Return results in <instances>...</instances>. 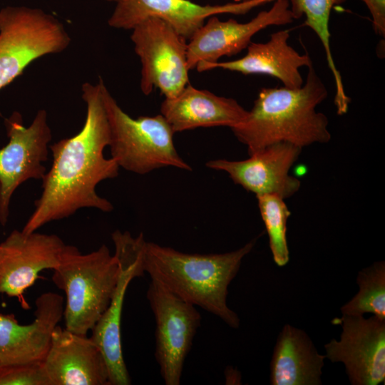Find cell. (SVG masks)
Instances as JSON below:
<instances>
[{"mask_svg": "<svg viewBox=\"0 0 385 385\" xmlns=\"http://www.w3.org/2000/svg\"><path fill=\"white\" fill-rule=\"evenodd\" d=\"M104 86L101 76L96 84H82V98L86 104L84 125L75 135L50 146L52 165L42 179L41 194L34 202V210L21 230L24 232L37 231L81 208L106 212L113 210L112 203L96 190L101 182L117 177L120 168L112 158L103 154L110 143Z\"/></svg>", "mask_w": 385, "mask_h": 385, "instance_id": "1", "label": "cell"}, {"mask_svg": "<svg viewBox=\"0 0 385 385\" xmlns=\"http://www.w3.org/2000/svg\"><path fill=\"white\" fill-rule=\"evenodd\" d=\"M327 95L312 64L300 88H262L246 120L230 129L247 146L249 155L281 142L301 148L328 143V118L317 111Z\"/></svg>", "mask_w": 385, "mask_h": 385, "instance_id": "2", "label": "cell"}, {"mask_svg": "<svg viewBox=\"0 0 385 385\" xmlns=\"http://www.w3.org/2000/svg\"><path fill=\"white\" fill-rule=\"evenodd\" d=\"M257 238L235 251L207 255L185 253L146 242L144 270L179 298L238 328L240 318L227 304L228 287Z\"/></svg>", "mask_w": 385, "mask_h": 385, "instance_id": "3", "label": "cell"}, {"mask_svg": "<svg viewBox=\"0 0 385 385\" xmlns=\"http://www.w3.org/2000/svg\"><path fill=\"white\" fill-rule=\"evenodd\" d=\"M53 270V283L66 294L65 328L87 336L111 303L120 272L117 258L106 245L88 254L66 245Z\"/></svg>", "mask_w": 385, "mask_h": 385, "instance_id": "4", "label": "cell"}, {"mask_svg": "<svg viewBox=\"0 0 385 385\" xmlns=\"http://www.w3.org/2000/svg\"><path fill=\"white\" fill-rule=\"evenodd\" d=\"M103 99L110 127L108 146L119 168L139 175L169 166L192 170L179 155L173 143L175 133L161 114L132 118L106 85Z\"/></svg>", "mask_w": 385, "mask_h": 385, "instance_id": "5", "label": "cell"}, {"mask_svg": "<svg viewBox=\"0 0 385 385\" xmlns=\"http://www.w3.org/2000/svg\"><path fill=\"white\" fill-rule=\"evenodd\" d=\"M71 37L64 25L39 8L0 9V90L38 58L66 50Z\"/></svg>", "mask_w": 385, "mask_h": 385, "instance_id": "6", "label": "cell"}, {"mask_svg": "<svg viewBox=\"0 0 385 385\" xmlns=\"http://www.w3.org/2000/svg\"><path fill=\"white\" fill-rule=\"evenodd\" d=\"M130 39L141 63L143 94L158 88L165 98L176 97L189 83L187 39L168 23L154 17L136 25Z\"/></svg>", "mask_w": 385, "mask_h": 385, "instance_id": "7", "label": "cell"}, {"mask_svg": "<svg viewBox=\"0 0 385 385\" xmlns=\"http://www.w3.org/2000/svg\"><path fill=\"white\" fill-rule=\"evenodd\" d=\"M8 143L0 148V218L4 226L9 216L11 197L24 182L42 180L46 173L48 144L52 138L47 112L37 111L33 121L26 127L17 111L5 120Z\"/></svg>", "mask_w": 385, "mask_h": 385, "instance_id": "8", "label": "cell"}, {"mask_svg": "<svg viewBox=\"0 0 385 385\" xmlns=\"http://www.w3.org/2000/svg\"><path fill=\"white\" fill-rule=\"evenodd\" d=\"M120 272L111 303L91 330V338L101 349L108 370L109 385H129L131 380L123 356L120 325L127 288L144 270L145 240L140 233L134 237L129 232L111 234Z\"/></svg>", "mask_w": 385, "mask_h": 385, "instance_id": "9", "label": "cell"}, {"mask_svg": "<svg viewBox=\"0 0 385 385\" xmlns=\"http://www.w3.org/2000/svg\"><path fill=\"white\" fill-rule=\"evenodd\" d=\"M146 296L156 324L155 356L161 376L166 385H179L201 316L194 305L153 279Z\"/></svg>", "mask_w": 385, "mask_h": 385, "instance_id": "10", "label": "cell"}, {"mask_svg": "<svg viewBox=\"0 0 385 385\" xmlns=\"http://www.w3.org/2000/svg\"><path fill=\"white\" fill-rule=\"evenodd\" d=\"M332 323L341 325L339 340L324 345L326 358L342 362L352 385L385 382V319L372 316L345 315Z\"/></svg>", "mask_w": 385, "mask_h": 385, "instance_id": "11", "label": "cell"}, {"mask_svg": "<svg viewBox=\"0 0 385 385\" xmlns=\"http://www.w3.org/2000/svg\"><path fill=\"white\" fill-rule=\"evenodd\" d=\"M273 2L270 9L259 12L245 23L233 19L221 21L216 16L208 18L188 40L189 70L201 63H215L223 56L235 55L247 48L253 36L261 30L271 26L286 25L294 20L289 0Z\"/></svg>", "mask_w": 385, "mask_h": 385, "instance_id": "12", "label": "cell"}, {"mask_svg": "<svg viewBox=\"0 0 385 385\" xmlns=\"http://www.w3.org/2000/svg\"><path fill=\"white\" fill-rule=\"evenodd\" d=\"M274 1L247 0L220 5H200L189 0H116L108 23L112 28L132 30L146 19L158 18L168 23L189 40L212 16L245 14L257 6Z\"/></svg>", "mask_w": 385, "mask_h": 385, "instance_id": "13", "label": "cell"}, {"mask_svg": "<svg viewBox=\"0 0 385 385\" xmlns=\"http://www.w3.org/2000/svg\"><path fill=\"white\" fill-rule=\"evenodd\" d=\"M66 247L55 234L13 230L0 243V294L21 299L40 272L58 265Z\"/></svg>", "mask_w": 385, "mask_h": 385, "instance_id": "14", "label": "cell"}, {"mask_svg": "<svg viewBox=\"0 0 385 385\" xmlns=\"http://www.w3.org/2000/svg\"><path fill=\"white\" fill-rule=\"evenodd\" d=\"M301 148L289 143L270 145L252 154L244 160H212L209 168L227 173L232 181L256 196L277 195L287 199L300 188L298 178L289 174L297 160Z\"/></svg>", "mask_w": 385, "mask_h": 385, "instance_id": "15", "label": "cell"}, {"mask_svg": "<svg viewBox=\"0 0 385 385\" xmlns=\"http://www.w3.org/2000/svg\"><path fill=\"white\" fill-rule=\"evenodd\" d=\"M63 304L58 293L41 294L35 301L34 319L28 324H19L14 314L0 313V364L43 361L63 317Z\"/></svg>", "mask_w": 385, "mask_h": 385, "instance_id": "16", "label": "cell"}, {"mask_svg": "<svg viewBox=\"0 0 385 385\" xmlns=\"http://www.w3.org/2000/svg\"><path fill=\"white\" fill-rule=\"evenodd\" d=\"M51 385H109L108 370L91 337L57 325L43 361Z\"/></svg>", "mask_w": 385, "mask_h": 385, "instance_id": "17", "label": "cell"}, {"mask_svg": "<svg viewBox=\"0 0 385 385\" xmlns=\"http://www.w3.org/2000/svg\"><path fill=\"white\" fill-rule=\"evenodd\" d=\"M289 38V30L277 31L266 42H251L240 58L201 63L195 68L199 72L221 68L245 75L265 74L277 78L284 87L298 88L304 83L300 68L309 67L312 61L307 52L301 54L291 46Z\"/></svg>", "mask_w": 385, "mask_h": 385, "instance_id": "18", "label": "cell"}, {"mask_svg": "<svg viewBox=\"0 0 385 385\" xmlns=\"http://www.w3.org/2000/svg\"><path fill=\"white\" fill-rule=\"evenodd\" d=\"M160 113L174 133H178L203 127L232 128L246 120L249 111L233 98L188 83L176 97L165 98Z\"/></svg>", "mask_w": 385, "mask_h": 385, "instance_id": "19", "label": "cell"}, {"mask_svg": "<svg viewBox=\"0 0 385 385\" xmlns=\"http://www.w3.org/2000/svg\"><path fill=\"white\" fill-rule=\"evenodd\" d=\"M325 354L318 352L308 334L290 324L279 332L270 361L272 385H320Z\"/></svg>", "mask_w": 385, "mask_h": 385, "instance_id": "20", "label": "cell"}, {"mask_svg": "<svg viewBox=\"0 0 385 385\" xmlns=\"http://www.w3.org/2000/svg\"><path fill=\"white\" fill-rule=\"evenodd\" d=\"M345 1L346 0H289L294 19L304 16L305 26L317 34L322 44L328 66L335 83L334 105L340 112L348 109L351 100L345 92L342 76L334 61L329 24L332 9Z\"/></svg>", "mask_w": 385, "mask_h": 385, "instance_id": "21", "label": "cell"}, {"mask_svg": "<svg viewBox=\"0 0 385 385\" xmlns=\"http://www.w3.org/2000/svg\"><path fill=\"white\" fill-rule=\"evenodd\" d=\"M358 292L341 307L342 314L371 313L385 319V262H375L359 272Z\"/></svg>", "mask_w": 385, "mask_h": 385, "instance_id": "22", "label": "cell"}, {"mask_svg": "<svg viewBox=\"0 0 385 385\" xmlns=\"http://www.w3.org/2000/svg\"><path fill=\"white\" fill-rule=\"evenodd\" d=\"M261 217L269 237V245L273 260L279 267L289 260L287 240V222L291 212L284 199L274 194L256 196Z\"/></svg>", "mask_w": 385, "mask_h": 385, "instance_id": "23", "label": "cell"}, {"mask_svg": "<svg viewBox=\"0 0 385 385\" xmlns=\"http://www.w3.org/2000/svg\"><path fill=\"white\" fill-rule=\"evenodd\" d=\"M0 385H51L43 361L0 364Z\"/></svg>", "mask_w": 385, "mask_h": 385, "instance_id": "24", "label": "cell"}, {"mask_svg": "<svg viewBox=\"0 0 385 385\" xmlns=\"http://www.w3.org/2000/svg\"><path fill=\"white\" fill-rule=\"evenodd\" d=\"M366 6L370 16L373 29L380 36H385V0H360Z\"/></svg>", "mask_w": 385, "mask_h": 385, "instance_id": "25", "label": "cell"}, {"mask_svg": "<svg viewBox=\"0 0 385 385\" xmlns=\"http://www.w3.org/2000/svg\"><path fill=\"white\" fill-rule=\"evenodd\" d=\"M103 1H108V2H115L116 0H103Z\"/></svg>", "mask_w": 385, "mask_h": 385, "instance_id": "26", "label": "cell"}, {"mask_svg": "<svg viewBox=\"0 0 385 385\" xmlns=\"http://www.w3.org/2000/svg\"><path fill=\"white\" fill-rule=\"evenodd\" d=\"M233 1L235 2H240V1H247V0H233Z\"/></svg>", "mask_w": 385, "mask_h": 385, "instance_id": "27", "label": "cell"}, {"mask_svg": "<svg viewBox=\"0 0 385 385\" xmlns=\"http://www.w3.org/2000/svg\"><path fill=\"white\" fill-rule=\"evenodd\" d=\"M0 225H1V218H0Z\"/></svg>", "mask_w": 385, "mask_h": 385, "instance_id": "28", "label": "cell"}]
</instances>
